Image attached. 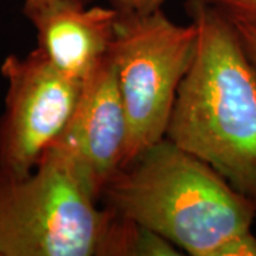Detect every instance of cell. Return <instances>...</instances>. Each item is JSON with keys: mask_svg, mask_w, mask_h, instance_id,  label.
Here are the masks:
<instances>
[{"mask_svg": "<svg viewBox=\"0 0 256 256\" xmlns=\"http://www.w3.org/2000/svg\"><path fill=\"white\" fill-rule=\"evenodd\" d=\"M188 12L198 42L165 137L256 204V66L224 12L206 0Z\"/></svg>", "mask_w": 256, "mask_h": 256, "instance_id": "1", "label": "cell"}, {"mask_svg": "<svg viewBox=\"0 0 256 256\" xmlns=\"http://www.w3.org/2000/svg\"><path fill=\"white\" fill-rule=\"evenodd\" d=\"M106 206L192 256H215L252 229L256 204L201 158L164 137L120 168L101 192Z\"/></svg>", "mask_w": 256, "mask_h": 256, "instance_id": "2", "label": "cell"}, {"mask_svg": "<svg viewBox=\"0 0 256 256\" xmlns=\"http://www.w3.org/2000/svg\"><path fill=\"white\" fill-rule=\"evenodd\" d=\"M98 200L87 172L54 146L30 174L0 170V256H127L132 222Z\"/></svg>", "mask_w": 256, "mask_h": 256, "instance_id": "3", "label": "cell"}, {"mask_svg": "<svg viewBox=\"0 0 256 256\" xmlns=\"http://www.w3.org/2000/svg\"><path fill=\"white\" fill-rule=\"evenodd\" d=\"M196 42L198 28L192 20L178 24L161 9L120 13L110 56L128 122L122 166L165 137Z\"/></svg>", "mask_w": 256, "mask_h": 256, "instance_id": "4", "label": "cell"}, {"mask_svg": "<svg viewBox=\"0 0 256 256\" xmlns=\"http://www.w3.org/2000/svg\"><path fill=\"white\" fill-rule=\"evenodd\" d=\"M6 82L0 117V170L30 174L73 116L82 80L63 73L37 47L24 57L9 54L0 66Z\"/></svg>", "mask_w": 256, "mask_h": 256, "instance_id": "5", "label": "cell"}, {"mask_svg": "<svg viewBox=\"0 0 256 256\" xmlns=\"http://www.w3.org/2000/svg\"><path fill=\"white\" fill-rule=\"evenodd\" d=\"M127 141V114L108 53L82 80L73 116L52 146L78 162L101 196L124 165Z\"/></svg>", "mask_w": 256, "mask_h": 256, "instance_id": "6", "label": "cell"}, {"mask_svg": "<svg viewBox=\"0 0 256 256\" xmlns=\"http://www.w3.org/2000/svg\"><path fill=\"white\" fill-rule=\"evenodd\" d=\"M88 0H24L23 13L37 32L38 48L77 80L110 53L120 12Z\"/></svg>", "mask_w": 256, "mask_h": 256, "instance_id": "7", "label": "cell"}, {"mask_svg": "<svg viewBox=\"0 0 256 256\" xmlns=\"http://www.w3.org/2000/svg\"><path fill=\"white\" fill-rule=\"evenodd\" d=\"M182 250L171 240L134 222L127 256H180Z\"/></svg>", "mask_w": 256, "mask_h": 256, "instance_id": "8", "label": "cell"}, {"mask_svg": "<svg viewBox=\"0 0 256 256\" xmlns=\"http://www.w3.org/2000/svg\"><path fill=\"white\" fill-rule=\"evenodd\" d=\"M230 20L256 28V0H206Z\"/></svg>", "mask_w": 256, "mask_h": 256, "instance_id": "9", "label": "cell"}, {"mask_svg": "<svg viewBox=\"0 0 256 256\" xmlns=\"http://www.w3.org/2000/svg\"><path fill=\"white\" fill-rule=\"evenodd\" d=\"M215 256H256V235L249 229L232 236L216 250Z\"/></svg>", "mask_w": 256, "mask_h": 256, "instance_id": "10", "label": "cell"}, {"mask_svg": "<svg viewBox=\"0 0 256 256\" xmlns=\"http://www.w3.org/2000/svg\"><path fill=\"white\" fill-rule=\"evenodd\" d=\"M111 8L118 10L120 13L141 14L150 13L162 8L165 0H107Z\"/></svg>", "mask_w": 256, "mask_h": 256, "instance_id": "11", "label": "cell"}, {"mask_svg": "<svg viewBox=\"0 0 256 256\" xmlns=\"http://www.w3.org/2000/svg\"><path fill=\"white\" fill-rule=\"evenodd\" d=\"M234 24L236 26V30L242 38V43L245 46L248 56L256 66V28H250L245 23H239V22H234Z\"/></svg>", "mask_w": 256, "mask_h": 256, "instance_id": "12", "label": "cell"}]
</instances>
